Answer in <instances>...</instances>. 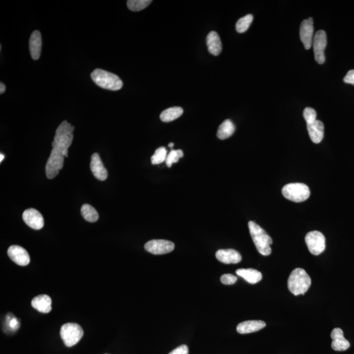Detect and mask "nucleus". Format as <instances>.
<instances>
[{"instance_id":"1","label":"nucleus","mask_w":354,"mask_h":354,"mask_svg":"<svg viewBox=\"0 0 354 354\" xmlns=\"http://www.w3.org/2000/svg\"><path fill=\"white\" fill-rule=\"evenodd\" d=\"M248 226L249 232L258 251L262 255H270L272 253V249L270 248L273 243L272 238L255 222L249 221Z\"/></svg>"},{"instance_id":"2","label":"nucleus","mask_w":354,"mask_h":354,"mask_svg":"<svg viewBox=\"0 0 354 354\" xmlns=\"http://www.w3.org/2000/svg\"><path fill=\"white\" fill-rule=\"evenodd\" d=\"M312 280L305 270L298 268L290 273L287 281L288 290L291 293L298 296L304 294L311 286Z\"/></svg>"},{"instance_id":"3","label":"nucleus","mask_w":354,"mask_h":354,"mask_svg":"<svg viewBox=\"0 0 354 354\" xmlns=\"http://www.w3.org/2000/svg\"><path fill=\"white\" fill-rule=\"evenodd\" d=\"M74 126L67 121H63L59 125L55 131V136L52 143V147L59 148L63 151L66 157H68L69 148L73 141Z\"/></svg>"},{"instance_id":"4","label":"nucleus","mask_w":354,"mask_h":354,"mask_svg":"<svg viewBox=\"0 0 354 354\" xmlns=\"http://www.w3.org/2000/svg\"><path fill=\"white\" fill-rule=\"evenodd\" d=\"M96 84L105 89L118 91L123 87V82L115 74L102 69H96L91 74Z\"/></svg>"},{"instance_id":"5","label":"nucleus","mask_w":354,"mask_h":354,"mask_svg":"<svg viewBox=\"0 0 354 354\" xmlns=\"http://www.w3.org/2000/svg\"><path fill=\"white\" fill-rule=\"evenodd\" d=\"M282 194L287 200L299 203L305 202L309 198L310 190L305 184L290 183L284 186Z\"/></svg>"},{"instance_id":"6","label":"nucleus","mask_w":354,"mask_h":354,"mask_svg":"<svg viewBox=\"0 0 354 354\" xmlns=\"http://www.w3.org/2000/svg\"><path fill=\"white\" fill-rule=\"evenodd\" d=\"M60 334L66 346L72 347L82 339L84 331L77 323H69L61 327Z\"/></svg>"},{"instance_id":"7","label":"nucleus","mask_w":354,"mask_h":354,"mask_svg":"<svg viewBox=\"0 0 354 354\" xmlns=\"http://www.w3.org/2000/svg\"><path fill=\"white\" fill-rule=\"evenodd\" d=\"M65 157L62 150L58 148H52L49 159L46 163V175L48 179H54L57 175L64 165Z\"/></svg>"},{"instance_id":"8","label":"nucleus","mask_w":354,"mask_h":354,"mask_svg":"<svg viewBox=\"0 0 354 354\" xmlns=\"http://www.w3.org/2000/svg\"><path fill=\"white\" fill-rule=\"evenodd\" d=\"M305 242L308 250L314 255H320L326 248L325 236L319 231L308 232L306 235Z\"/></svg>"},{"instance_id":"9","label":"nucleus","mask_w":354,"mask_h":354,"mask_svg":"<svg viewBox=\"0 0 354 354\" xmlns=\"http://www.w3.org/2000/svg\"><path fill=\"white\" fill-rule=\"evenodd\" d=\"M327 43V35L324 30H319L314 37L313 43L315 59L318 64L325 63V49Z\"/></svg>"},{"instance_id":"10","label":"nucleus","mask_w":354,"mask_h":354,"mask_svg":"<svg viewBox=\"0 0 354 354\" xmlns=\"http://www.w3.org/2000/svg\"><path fill=\"white\" fill-rule=\"evenodd\" d=\"M144 249L153 255H164L173 251L174 244L168 240H153L144 245Z\"/></svg>"},{"instance_id":"11","label":"nucleus","mask_w":354,"mask_h":354,"mask_svg":"<svg viewBox=\"0 0 354 354\" xmlns=\"http://www.w3.org/2000/svg\"><path fill=\"white\" fill-rule=\"evenodd\" d=\"M314 21L312 17L304 20L300 28V38L306 49L312 47L314 40Z\"/></svg>"},{"instance_id":"12","label":"nucleus","mask_w":354,"mask_h":354,"mask_svg":"<svg viewBox=\"0 0 354 354\" xmlns=\"http://www.w3.org/2000/svg\"><path fill=\"white\" fill-rule=\"evenodd\" d=\"M23 219L32 229H40L44 225L43 216L36 209H26L23 214Z\"/></svg>"},{"instance_id":"13","label":"nucleus","mask_w":354,"mask_h":354,"mask_svg":"<svg viewBox=\"0 0 354 354\" xmlns=\"http://www.w3.org/2000/svg\"><path fill=\"white\" fill-rule=\"evenodd\" d=\"M8 254L10 259L19 266H25L30 263L29 254L25 249L21 246H10L8 250Z\"/></svg>"},{"instance_id":"14","label":"nucleus","mask_w":354,"mask_h":354,"mask_svg":"<svg viewBox=\"0 0 354 354\" xmlns=\"http://www.w3.org/2000/svg\"><path fill=\"white\" fill-rule=\"evenodd\" d=\"M215 256L218 261L224 264H238L242 259L240 253L232 249H219L216 251Z\"/></svg>"},{"instance_id":"15","label":"nucleus","mask_w":354,"mask_h":354,"mask_svg":"<svg viewBox=\"0 0 354 354\" xmlns=\"http://www.w3.org/2000/svg\"><path fill=\"white\" fill-rule=\"evenodd\" d=\"M331 347L335 351H345L350 346V344L344 338L342 330L340 328H335L331 332Z\"/></svg>"},{"instance_id":"16","label":"nucleus","mask_w":354,"mask_h":354,"mask_svg":"<svg viewBox=\"0 0 354 354\" xmlns=\"http://www.w3.org/2000/svg\"><path fill=\"white\" fill-rule=\"evenodd\" d=\"M91 170L94 176L99 181H105L108 177V172L104 167L99 155L95 153L91 156Z\"/></svg>"},{"instance_id":"17","label":"nucleus","mask_w":354,"mask_h":354,"mask_svg":"<svg viewBox=\"0 0 354 354\" xmlns=\"http://www.w3.org/2000/svg\"><path fill=\"white\" fill-rule=\"evenodd\" d=\"M307 129L312 141L315 144L320 143L324 136V125L320 120H316L307 124Z\"/></svg>"},{"instance_id":"18","label":"nucleus","mask_w":354,"mask_h":354,"mask_svg":"<svg viewBox=\"0 0 354 354\" xmlns=\"http://www.w3.org/2000/svg\"><path fill=\"white\" fill-rule=\"evenodd\" d=\"M266 325V323L261 320L246 321L238 325L237 331L240 334L254 333L263 329Z\"/></svg>"},{"instance_id":"19","label":"nucleus","mask_w":354,"mask_h":354,"mask_svg":"<svg viewBox=\"0 0 354 354\" xmlns=\"http://www.w3.org/2000/svg\"><path fill=\"white\" fill-rule=\"evenodd\" d=\"M30 52L34 60L36 61L40 57L42 40H41V33L38 30H35L30 36Z\"/></svg>"},{"instance_id":"20","label":"nucleus","mask_w":354,"mask_h":354,"mask_svg":"<svg viewBox=\"0 0 354 354\" xmlns=\"http://www.w3.org/2000/svg\"><path fill=\"white\" fill-rule=\"evenodd\" d=\"M51 299L47 294H41L35 297L32 301V307L43 314L51 311Z\"/></svg>"},{"instance_id":"21","label":"nucleus","mask_w":354,"mask_h":354,"mask_svg":"<svg viewBox=\"0 0 354 354\" xmlns=\"http://www.w3.org/2000/svg\"><path fill=\"white\" fill-rule=\"evenodd\" d=\"M207 45L208 51L211 54L218 56L222 51V46L220 38L217 33L212 31L207 36Z\"/></svg>"},{"instance_id":"22","label":"nucleus","mask_w":354,"mask_h":354,"mask_svg":"<svg viewBox=\"0 0 354 354\" xmlns=\"http://www.w3.org/2000/svg\"><path fill=\"white\" fill-rule=\"evenodd\" d=\"M236 274L239 276L243 277L245 280L251 284L257 283L258 282L261 281L262 279V275L259 271L255 270V269H238L235 271Z\"/></svg>"},{"instance_id":"23","label":"nucleus","mask_w":354,"mask_h":354,"mask_svg":"<svg viewBox=\"0 0 354 354\" xmlns=\"http://www.w3.org/2000/svg\"><path fill=\"white\" fill-rule=\"evenodd\" d=\"M235 132V126L230 120L223 122L218 129L217 137L220 140H224L230 137Z\"/></svg>"},{"instance_id":"24","label":"nucleus","mask_w":354,"mask_h":354,"mask_svg":"<svg viewBox=\"0 0 354 354\" xmlns=\"http://www.w3.org/2000/svg\"><path fill=\"white\" fill-rule=\"evenodd\" d=\"M183 113V109L181 107H171L166 109L161 113L160 119L163 122H170L181 117Z\"/></svg>"},{"instance_id":"25","label":"nucleus","mask_w":354,"mask_h":354,"mask_svg":"<svg viewBox=\"0 0 354 354\" xmlns=\"http://www.w3.org/2000/svg\"><path fill=\"white\" fill-rule=\"evenodd\" d=\"M81 213L83 217L87 221L90 222H95L97 221L98 219V214L95 209L91 205L89 204H84L82 205L81 208Z\"/></svg>"},{"instance_id":"26","label":"nucleus","mask_w":354,"mask_h":354,"mask_svg":"<svg viewBox=\"0 0 354 354\" xmlns=\"http://www.w3.org/2000/svg\"><path fill=\"white\" fill-rule=\"evenodd\" d=\"M151 0H129L127 2L129 10L132 12H140L147 8L152 3Z\"/></svg>"},{"instance_id":"27","label":"nucleus","mask_w":354,"mask_h":354,"mask_svg":"<svg viewBox=\"0 0 354 354\" xmlns=\"http://www.w3.org/2000/svg\"><path fill=\"white\" fill-rule=\"evenodd\" d=\"M253 21L252 15H247L246 16L238 20L235 25V29L238 33H244L248 30L249 26Z\"/></svg>"},{"instance_id":"28","label":"nucleus","mask_w":354,"mask_h":354,"mask_svg":"<svg viewBox=\"0 0 354 354\" xmlns=\"http://www.w3.org/2000/svg\"><path fill=\"white\" fill-rule=\"evenodd\" d=\"M167 149L163 146L157 148L155 151L154 154L151 157V161L153 165H158L165 161L166 157L167 156Z\"/></svg>"},{"instance_id":"29","label":"nucleus","mask_w":354,"mask_h":354,"mask_svg":"<svg viewBox=\"0 0 354 354\" xmlns=\"http://www.w3.org/2000/svg\"><path fill=\"white\" fill-rule=\"evenodd\" d=\"M184 156L183 150H172L166 157L165 163L168 167H171L172 164L178 162L179 159Z\"/></svg>"},{"instance_id":"30","label":"nucleus","mask_w":354,"mask_h":354,"mask_svg":"<svg viewBox=\"0 0 354 354\" xmlns=\"http://www.w3.org/2000/svg\"><path fill=\"white\" fill-rule=\"evenodd\" d=\"M303 116L305 117L307 124H311L316 120V111L314 108L307 107L303 111Z\"/></svg>"},{"instance_id":"31","label":"nucleus","mask_w":354,"mask_h":354,"mask_svg":"<svg viewBox=\"0 0 354 354\" xmlns=\"http://www.w3.org/2000/svg\"><path fill=\"white\" fill-rule=\"evenodd\" d=\"M237 277L232 274H226L222 275L220 277V281L224 285H233L237 281Z\"/></svg>"},{"instance_id":"32","label":"nucleus","mask_w":354,"mask_h":354,"mask_svg":"<svg viewBox=\"0 0 354 354\" xmlns=\"http://www.w3.org/2000/svg\"><path fill=\"white\" fill-rule=\"evenodd\" d=\"M189 347L187 345H181L170 351L169 354H189Z\"/></svg>"},{"instance_id":"33","label":"nucleus","mask_w":354,"mask_h":354,"mask_svg":"<svg viewBox=\"0 0 354 354\" xmlns=\"http://www.w3.org/2000/svg\"><path fill=\"white\" fill-rule=\"evenodd\" d=\"M344 82L346 84L354 85V70H351L346 74L344 78Z\"/></svg>"},{"instance_id":"34","label":"nucleus","mask_w":354,"mask_h":354,"mask_svg":"<svg viewBox=\"0 0 354 354\" xmlns=\"http://www.w3.org/2000/svg\"><path fill=\"white\" fill-rule=\"evenodd\" d=\"M10 327L12 328V329H17L19 327V323L18 320L16 318H13L12 320L10 321Z\"/></svg>"},{"instance_id":"35","label":"nucleus","mask_w":354,"mask_h":354,"mask_svg":"<svg viewBox=\"0 0 354 354\" xmlns=\"http://www.w3.org/2000/svg\"><path fill=\"white\" fill-rule=\"evenodd\" d=\"M6 90V85L1 82L0 84V93L3 94Z\"/></svg>"},{"instance_id":"36","label":"nucleus","mask_w":354,"mask_h":354,"mask_svg":"<svg viewBox=\"0 0 354 354\" xmlns=\"http://www.w3.org/2000/svg\"><path fill=\"white\" fill-rule=\"evenodd\" d=\"M4 157H5V156H4V154H0V162L2 163V161L4 160Z\"/></svg>"},{"instance_id":"37","label":"nucleus","mask_w":354,"mask_h":354,"mask_svg":"<svg viewBox=\"0 0 354 354\" xmlns=\"http://www.w3.org/2000/svg\"><path fill=\"white\" fill-rule=\"evenodd\" d=\"M173 146H174V144L172 143H170L169 144V148H172V147H173Z\"/></svg>"}]
</instances>
